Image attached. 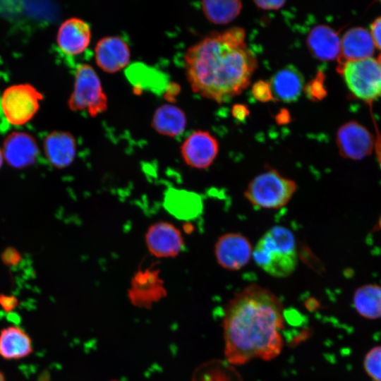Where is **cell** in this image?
Instances as JSON below:
<instances>
[{
	"mask_svg": "<svg viewBox=\"0 0 381 381\" xmlns=\"http://www.w3.org/2000/svg\"><path fill=\"white\" fill-rule=\"evenodd\" d=\"M283 305L270 290L250 284L234 295L223 320L224 354L231 365L270 361L282 349Z\"/></svg>",
	"mask_w": 381,
	"mask_h": 381,
	"instance_id": "6da1fadb",
	"label": "cell"
},
{
	"mask_svg": "<svg viewBox=\"0 0 381 381\" xmlns=\"http://www.w3.org/2000/svg\"><path fill=\"white\" fill-rule=\"evenodd\" d=\"M243 28L213 32L188 49L184 66L192 90L218 103L240 95L250 84L257 60L247 49Z\"/></svg>",
	"mask_w": 381,
	"mask_h": 381,
	"instance_id": "7a4b0ae2",
	"label": "cell"
},
{
	"mask_svg": "<svg viewBox=\"0 0 381 381\" xmlns=\"http://www.w3.org/2000/svg\"><path fill=\"white\" fill-rule=\"evenodd\" d=\"M256 265L277 278L291 275L298 265V252L294 234L283 226H274L258 240L253 250Z\"/></svg>",
	"mask_w": 381,
	"mask_h": 381,
	"instance_id": "3957f363",
	"label": "cell"
},
{
	"mask_svg": "<svg viewBox=\"0 0 381 381\" xmlns=\"http://www.w3.org/2000/svg\"><path fill=\"white\" fill-rule=\"evenodd\" d=\"M296 190L295 181L270 168L250 181L243 195L255 208L277 210L286 206Z\"/></svg>",
	"mask_w": 381,
	"mask_h": 381,
	"instance_id": "277c9868",
	"label": "cell"
},
{
	"mask_svg": "<svg viewBox=\"0 0 381 381\" xmlns=\"http://www.w3.org/2000/svg\"><path fill=\"white\" fill-rule=\"evenodd\" d=\"M338 71L356 97L371 103L381 97V54L378 58L341 63Z\"/></svg>",
	"mask_w": 381,
	"mask_h": 381,
	"instance_id": "5b68a950",
	"label": "cell"
},
{
	"mask_svg": "<svg viewBox=\"0 0 381 381\" xmlns=\"http://www.w3.org/2000/svg\"><path fill=\"white\" fill-rule=\"evenodd\" d=\"M68 107L72 111L86 110L92 117L107 110V97L98 75L90 65L83 64L77 67Z\"/></svg>",
	"mask_w": 381,
	"mask_h": 381,
	"instance_id": "8992f818",
	"label": "cell"
},
{
	"mask_svg": "<svg viewBox=\"0 0 381 381\" xmlns=\"http://www.w3.org/2000/svg\"><path fill=\"white\" fill-rule=\"evenodd\" d=\"M43 95L29 83L6 87L1 97V109L6 121L13 126H23L37 113Z\"/></svg>",
	"mask_w": 381,
	"mask_h": 381,
	"instance_id": "52a82bcc",
	"label": "cell"
},
{
	"mask_svg": "<svg viewBox=\"0 0 381 381\" xmlns=\"http://www.w3.org/2000/svg\"><path fill=\"white\" fill-rule=\"evenodd\" d=\"M145 242L149 253L157 258H176L184 248L180 229L164 220L154 222L147 228Z\"/></svg>",
	"mask_w": 381,
	"mask_h": 381,
	"instance_id": "ba28073f",
	"label": "cell"
},
{
	"mask_svg": "<svg viewBox=\"0 0 381 381\" xmlns=\"http://www.w3.org/2000/svg\"><path fill=\"white\" fill-rule=\"evenodd\" d=\"M253 250L249 239L236 232L220 236L214 248L217 263L229 271H238L244 267L253 256Z\"/></svg>",
	"mask_w": 381,
	"mask_h": 381,
	"instance_id": "9c48e42d",
	"label": "cell"
},
{
	"mask_svg": "<svg viewBox=\"0 0 381 381\" xmlns=\"http://www.w3.org/2000/svg\"><path fill=\"white\" fill-rule=\"evenodd\" d=\"M375 137L356 121L344 123L337 131L336 143L340 155L352 160H361L373 151Z\"/></svg>",
	"mask_w": 381,
	"mask_h": 381,
	"instance_id": "30bf717a",
	"label": "cell"
},
{
	"mask_svg": "<svg viewBox=\"0 0 381 381\" xmlns=\"http://www.w3.org/2000/svg\"><path fill=\"white\" fill-rule=\"evenodd\" d=\"M128 297L135 306L150 308L163 298L167 291L159 271L152 267L140 269L131 279Z\"/></svg>",
	"mask_w": 381,
	"mask_h": 381,
	"instance_id": "8fae6325",
	"label": "cell"
},
{
	"mask_svg": "<svg viewBox=\"0 0 381 381\" xmlns=\"http://www.w3.org/2000/svg\"><path fill=\"white\" fill-rule=\"evenodd\" d=\"M180 152L187 166L195 169H205L214 162L219 153V143L210 133L198 130L184 140Z\"/></svg>",
	"mask_w": 381,
	"mask_h": 381,
	"instance_id": "7c38bea8",
	"label": "cell"
},
{
	"mask_svg": "<svg viewBox=\"0 0 381 381\" xmlns=\"http://www.w3.org/2000/svg\"><path fill=\"white\" fill-rule=\"evenodd\" d=\"M2 152L6 162L12 168L22 169L32 165L39 155L35 138L23 131L10 133L4 140Z\"/></svg>",
	"mask_w": 381,
	"mask_h": 381,
	"instance_id": "4fadbf2b",
	"label": "cell"
},
{
	"mask_svg": "<svg viewBox=\"0 0 381 381\" xmlns=\"http://www.w3.org/2000/svg\"><path fill=\"white\" fill-rule=\"evenodd\" d=\"M95 59L97 66L103 71L114 73L128 64L131 59L130 48L122 37L107 36L96 44Z\"/></svg>",
	"mask_w": 381,
	"mask_h": 381,
	"instance_id": "5bb4252c",
	"label": "cell"
},
{
	"mask_svg": "<svg viewBox=\"0 0 381 381\" xmlns=\"http://www.w3.org/2000/svg\"><path fill=\"white\" fill-rule=\"evenodd\" d=\"M91 38L90 25L80 18L71 17L60 25L56 34V43L64 54L76 56L86 50Z\"/></svg>",
	"mask_w": 381,
	"mask_h": 381,
	"instance_id": "9a60e30c",
	"label": "cell"
},
{
	"mask_svg": "<svg viewBox=\"0 0 381 381\" xmlns=\"http://www.w3.org/2000/svg\"><path fill=\"white\" fill-rule=\"evenodd\" d=\"M43 150L49 164L62 169L73 162L77 153V142L68 131H54L45 137Z\"/></svg>",
	"mask_w": 381,
	"mask_h": 381,
	"instance_id": "2e32d148",
	"label": "cell"
},
{
	"mask_svg": "<svg viewBox=\"0 0 381 381\" xmlns=\"http://www.w3.org/2000/svg\"><path fill=\"white\" fill-rule=\"evenodd\" d=\"M306 44L312 55L319 60L332 61L339 57L341 40L328 25L313 27L306 37Z\"/></svg>",
	"mask_w": 381,
	"mask_h": 381,
	"instance_id": "e0dca14e",
	"label": "cell"
},
{
	"mask_svg": "<svg viewBox=\"0 0 381 381\" xmlns=\"http://www.w3.org/2000/svg\"><path fill=\"white\" fill-rule=\"evenodd\" d=\"M375 45L371 34L363 28L348 30L341 40L339 64L371 57Z\"/></svg>",
	"mask_w": 381,
	"mask_h": 381,
	"instance_id": "ac0fdd59",
	"label": "cell"
},
{
	"mask_svg": "<svg viewBox=\"0 0 381 381\" xmlns=\"http://www.w3.org/2000/svg\"><path fill=\"white\" fill-rule=\"evenodd\" d=\"M270 85L274 99L295 102L304 89V77L297 68L289 65L272 75Z\"/></svg>",
	"mask_w": 381,
	"mask_h": 381,
	"instance_id": "d6986e66",
	"label": "cell"
},
{
	"mask_svg": "<svg viewBox=\"0 0 381 381\" xmlns=\"http://www.w3.org/2000/svg\"><path fill=\"white\" fill-rule=\"evenodd\" d=\"M32 342L21 328L9 326L0 332V356L6 360H17L32 352Z\"/></svg>",
	"mask_w": 381,
	"mask_h": 381,
	"instance_id": "ffe728a7",
	"label": "cell"
},
{
	"mask_svg": "<svg viewBox=\"0 0 381 381\" xmlns=\"http://www.w3.org/2000/svg\"><path fill=\"white\" fill-rule=\"evenodd\" d=\"M152 127L159 134L176 137L181 134L186 126V116L179 107L165 104L159 107L152 119Z\"/></svg>",
	"mask_w": 381,
	"mask_h": 381,
	"instance_id": "44dd1931",
	"label": "cell"
},
{
	"mask_svg": "<svg viewBox=\"0 0 381 381\" xmlns=\"http://www.w3.org/2000/svg\"><path fill=\"white\" fill-rule=\"evenodd\" d=\"M353 306L362 318L376 320L381 318V285L365 284L358 287L353 295Z\"/></svg>",
	"mask_w": 381,
	"mask_h": 381,
	"instance_id": "7402d4cb",
	"label": "cell"
},
{
	"mask_svg": "<svg viewBox=\"0 0 381 381\" xmlns=\"http://www.w3.org/2000/svg\"><path fill=\"white\" fill-rule=\"evenodd\" d=\"M192 381H243L226 361L212 360L203 363L194 371Z\"/></svg>",
	"mask_w": 381,
	"mask_h": 381,
	"instance_id": "603a6c76",
	"label": "cell"
},
{
	"mask_svg": "<svg viewBox=\"0 0 381 381\" xmlns=\"http://www.w3.org/2000/svg\"><path fill=\"white\" fill-rule=\"evenodd\" d=\"M201 8L205 17L214 24H226L240 13L242 3L240 1H203Z\"/></svg>",
	"mask_w": 381,
	"mask_h": 381,
	"instance_id": "cb8c5ba5",
	"label": "cell"
},
{
	"mask_svg": "<svg viewBox=\"0 0 381 381\" xmlns=\"http://www.w3.org/2000/svg\"><path fill=\"white\" fill-rule=\"evenodd\" d=\"M194 198L192 194L180 189H170L165 194L164 205L169 213L179 219H186L193 216Z\"/></svg>",
	"mask_w": 381,
	"mask_h": 381,
	"instance_id": "d4e9b609",
	"label": "cell"
},
{
	"mask_svg": "<svg viewBox=\"0 0 381 381\" xmlns=\"http://www.w3.org/2000/svg\"><path fill=\"white\" fill-rule=\"evenodd\" d=\"M363 367L373 381H381V345L374 346L366 352Z\"/></svg>",
	"mask_w": 381,
	"mask_h": 381,
	"instance_id": "484cf974",
	"label": "cell"
},
{
	"mask_svg": "<svg viewBox=\"0 0 381 381\" xmlns=\"http://www.w3.org/2000/svg\"><path fill=\"white\" fill-rule=\"evenodd\" d=\"M323 73H318L316 76L304 86L307 97L313 102L322 99L327 95L324 84Z\"/></svg>",
	"mask_w": 381,
	"mask_h": 381,
	"instance_id": "4316f807",
	"label": "cell"
},
{
	"mask_svg": "<svg viewBox=\"0 0 381 381\" xmlns=\"http://www.w3.org/2000/svg\"><path fill=\"white\" fill-rule=\"evenodd\" d=\"M252 94L259 102H267L275 100L270 83L260 80L255 82L252 87Z\"/></svg>",
	"mask_w": 381,
	"mask_h": 381,
	"instance_id": "83f0119b",
	"label": "cell"
},
{
	"mask_svg": "<svg viewBox=\"0 0 381 381\" xmlns=\"http://www.w3.org/2000/svg\"><path fill=\"white\" fill-rule=\"evenodd\" d=\"M370 34L375 47L381 50V17L377 18L372 23Z\"/></svg>",
	"mask_w": 381,
	"mask_h": 381,
	"instance_id": "f1b7e54d",
	"label": "cell"
},
{
	"mask_svg": "<svg viewBox=\"0 0 381 381\" xmlns=\"http://www.w3.org/2000/svg\"><path fill=\"white\" fill-rule=\"evenodd\" d=\"M255 6L262 10H277L282 8L286 3L285 1H254Z\"/></svg>",
	"mask_w": 381,
	"mask_h": 381,
	"instance_id": "f546056e",
	"label": "cell"
},
{
	"mask_svg": "<svg viewBox=\"0 0 381 381\" xmlns=\"http://www.w3.org/2000/svg\"><path fill=\"white\" fill-rule=\"evenodd\" d=\"M233 116L238 121H243L249 115V109L245 104H234L231 109Z\"/></svg>",
	"mask_w": 381,
	"mask_h": 381,
	"instance_id": "4dcf8cb0",
	"label": "cell"
},
{
	"mask_svg": "<svg viewBox=\"0 0 381 381\" xmlns=\"http://www.w3.org/2000/svg\"><path fill=\"white\" fill-rule=\"evenodd\" d=\"M17 299L12 296H0V306L5 311H11L17 306Z\"/></svg>",
	"mask_w": 381,
	"mask_h": 381,
	"instance_id": "1f68e13d",
	"label": "cell"
},
{
	"mask_svg": "<svg viewBox=\"0 0 381 381\" xmlns=\"http://www.w3.org/2000/svg\"><path fill=\"white\" fill-rule=\"evenodd\" d=\"M375 128H376V131H375L376 135H375V139L373 151H375L377 163L379 164L380 168L381 169V133L377 130V128L376 126H375Z\"/></svg>",
	"mask_w": 381,
	"mask_h": 381,
	"instance_id": "d6a6232c",
	"label": "cell"
},
{
	"mask_svg": "<svg viewBox=\"0 0 381 381\" xmlns=\"http://www.w3.org/2000/svg\"><path fill=\"white\" fill-rule=\"evenodd\" d=\"M289 119L290 116L289 113L286 111H284V110L277 116V121L280 123H287Z\"/></svg>",
	"mask_w": 381,
	"mask_h": 381,
	"instance_id": "836d02e7",
	"label": "cell"
},
{
	"mask_svg": "<svg viewBox=\"0 0 381 381\" xmlns=\"http://www.w3.org/2000/svg\"><path fill=\"white\" fill-rule=\"evenodd\" d=\"M4 156H3V152H2V150L1 148H0V169L3 164V162H4Z\"/></svg>",
	"mask_w": 381,
	"mask_h": 381,
	"instance_id": "e575fe53",
	"label": "cell"
},
{
	"mask_svg": "<svg viewBox=\"0 0 381 381\" xmlns=\"http://www.w3.org/2000/svg\"><path fill=\"white\" fill-rule=\"evenodd\" d=\"M0 381H5L4 375L1 371H0Z\"/></svg>",
	"mask_w": 381,
	"mask_h": 381,
	"instance_id": "d590c367",
	"label": "cell"
},
{
	"mask_svg": "<svg viewBox=\"0 0 381 381\" xmlns=\"http://www.w3.org/2000/svg\"><path fill=\"white\" fill-rule=\"evenodd\" d=\"M377 226H378V228L381 229V216L380 217V219L378 220Z\"/></svg>",
	"mask_w": 381,
	"mask_h": 381,
	"instance_id": "8d00e7d4",
	"label": "cell"
}]
</instances>
